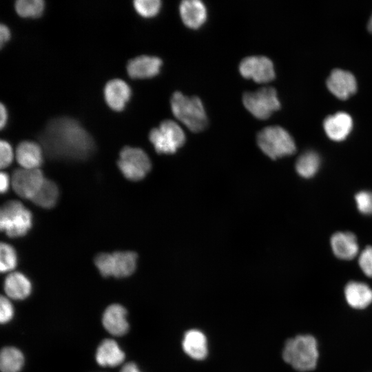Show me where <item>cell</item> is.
<instances>
[{"mask_svg": "<svg viewBox=\"0 0 372 372\" xmlns=\"http://www.w3.org/2000/svg\"><path fill=\"white\" fill-rule=\"evenodd\" d=\"M14 315V308L9 299L1 296L0 299V321L2 324L10 321Z\"/></svg>", "mask_w": 372, "mask_h": 372, "instance_id": "obj_33", "label": "cell"}, {"mask_svg": "<svg viewBox=\"0 0 372 372\" xmlns=\"http://www.w3.org/2000/svg\"><path fill=\"white\" fill-rule=\"evenodd\" d=\"M16 158L24 169H39L43 163V152L41 146L33 141H23L16 149Z\"/></svg>", "mask_w": 372, "mask_h": 372, "instance_id": "obj_20", "label": "cell"}, {"mask_svg": "<svg viewBox=\"0 0 372 372\" xmlns=\"http://www.w3.org/2000/svg\"><path fill=\"white\" fill-rule=\"evenodd\" d=\"M39 137L46 154L53 158L84 160L94 149L92 136L77 121L69 117L50 120Z\"/></svg>", "mask_w": 372, "mask_h": 372, "instance_id": "obj_1", "label": "cell"}, {"mask_svg": "<svg viewBox=\"0 0 372 372\" xmlns=\"http://www.w3.org/2000/svg\"><path fill=\"white\" fill-rule=\"evenodd\" d=\"M59 198V189L56 183L45 179L43 185L30 200L35 205L43 208L54 207Z\"/></svg>", "mask_w": 372, "mask_h": 372, "instance_id": "obj_25", "label": "cell"}, {"mask_svg": "<svg viewBox=\"0 0 372 372\" xmlns=\"http://www.w3.org/2000/svg\"><path fill=\"white\" fill-rule=\"evenodd\" d=\"M257 143L262 152L272 159L291 155L296 150L293 137L278 125L261 130L257 134Z\"/></svg>", "mask_w": 372, "mask_h": 372, "instance_id": "obj_4", "label": "cell"}, {"mask_svg": "<svg viewBox=\"0 0 372 372\" xmlns=\"http://www.w3.org/2000/svg\"><path fill=\"white\" fill-rule=\"evenodd\" d=\"M45 178L39 169H18L11 178L12 187L20 197L31 200L43 185Z\"/></svg>", "mask_w": 372, "mask_h": 372, "instance_id": "obj_11", "label": "cell"}, {"mask_svg": "<svg viewBox=\"0 0 372 372\" xmlns=\"http://www.w3.org/2000/svg\"><path fill=\"white\" fill-rule=\"evenodd\" d=\"M3 289L9 298L14 300H23L30 294L32 285L24 274L20 272H13L6 278Z\"/></svg>", "mask_w": 372, "mask_h": 372, "instance_id": "obj_23", "label": "cell"}, {"mask_svg": "<svg viewBox=\"0 0 372 372\" xmlns=\"http://www.w3.org/2000/svg\"><path fill=\"white\" fill-rule=\"evenodd\" d=\"M17 265L15 249L10 245L1 242L0 246V271L2 273L12 271Z\"/></svg>", "mask_w": 372, "mask_h": 372, "instance_id": "obj_28", "label": "cell"}, {"mask_svg": "<svg viewBox=\"0 0 372 372\" xmlns=\"http://www.w3.org/2000/svg\"><path fill=\"white\" fill-rule=\"evenodd\" d=\"M10 37L8 28L4 25H0V45L2 46Z\"/></svg>", "mask_w": 372, "mask_h": 372, "instance_id": "obj_35", "label": "cell"}, {"mask_svg": "<svg viewBox=\"0 0 372 372\" xmlns=\"http://www.w3.org/2000/svg\"><path fill=\"white\" fill-rule=\"evenodd\" d=\"M330 245L335 256L350 260L359 255V245L355 235L350 231H337L330 238Z\"/></svg>", "mask_w": 372, "mask_h": 372, "instance_id": "obj_13", "label": "cell"}, {"mask_svg": "<svg viewBox=\"0 0 372 372\" xmlns=\"http://www.w3.org/2000/svg\"><path fill=\"white\" fill-rule=\"evenodd\" d=\"M125 360V353L116 342L105 339L99 344L96 352V360L103 366H116Z\"/></svg>", "mask_w": 372, "mask_h": 372, "instance_id": "obj_22", "label": "cell"}, {"mask_svg": "<svg viewBox=\"0 0 372 372\" xmlns=\"http://www.w3.org/2000/svg\"><path fill=\"white\" fill-rule=\"evenodd\" d=\"M321 165L320 155L313 150H307L301 154L296 162L297 174L303 178H311L318 172Z\"/></svg>", "mask_w": 372, "mask_h": 372, "instance_id": "obj_24", "label": "cell"}, {"mask_svg": "<svg viewBox=\"0 0 372 372\" xmlns=\"http://www.w3.org/2000/svg\"><path fill=\"white\" fill-rule=\"evenodd\" d=\"M133 3L136 12L145 17L155 16L161 6L159 0H135Z\"/></svg>", "mask_w": 372, "mask_h": 372, "instance_id": "obj_29", "label": "cell"}, {"mask_svg": "<svg viewBox=\"0 0 372 372\" xmlns=\"http://www.w3.org/2000/svg\"><path fill=\"white\" fill-rule=\"evenodd\" d=\"M368 29L372 33V15L368 23Z\"/></svg>", "mask_w": 372, "mask_h": 372, "instance_id": "obj_38", "label": "cell"}, {"mask_svg": "<svg viewBox=\"0 0 372 372\" xmlns=\"http://www.w3.org/2000/svg\"><path fill=\"white\" fill-rule=\"evenodd\" d=\"M179 12L186 26L196 29L206 21L207 8L200 0H183L179 5Z\"/></svg>", "mask_w": 372, "mask_h": 372, "instance_id": "obj_18", "label": "cell"}, {"mask_svg": "<svg viewBox=\"0 0 372 372\" xmlns=\"http://www.w3.org/2000/svg\"><path fill=\"white\" fill-rule=\"evenodd\" d=\"M358 265L367 277L372 278V246H367L360 252Z\"/></svg>", "mask_w": 372, "mask_h": 372, "instance_id": "obj_31", "label": "cell"}, {"mask_svg": "<svg viewBox=\"0 0 372 372\" xmlns=\"http://www.w3.org/2000/svg\"><path fill=\"white\" fill-rule=\"evenodd\" d=\"M0 190L2 194L6 192L10 187V178L8 175L2 172L0 175Z\"/></svg>", "mask_w": 372, "mask_h": 372, "instance_id": "obj_34", "label": "cell"}, {"mask_svg": "<svg viewBox=\"0 0 372 372\" xmlns=\"http://www.w3.org/2000/svg\"><path fill=\"white\" fill-rule=\"evenodd\" d=\"M138 256L133 251L102 253L94 258V263L103 277L125 278L136 269Z\"/></svg>", "mask_w": 372, "mask_h": 372, "instance_id": "obj_6", "label": "cell"}, {"mask_svg": "<svg viewBox=\"0 0 372 372\" xmlns=\"http://www.w3.org/2000/svg\"><path fill=\"white\" fill-rule=\"evenodd\" d=\"M240 74L256 83H267L275 78L273 63L265 56H249L244 58L239 64Z\"/></svg>", "mask_w": 372, "mask_h": 372, "instance_id": "obj_10", "label": "cell"}, {"mask_svg": "<svg viewBox=\"0 0 372 372\" xmlns=\"http://www.w3.org/2000/svg\"><path fill=\"white\" fill-rule=\"evenodd\" d=\"M324 130L327 136L334 141L344 140L353 128V120L349 114L338 112L327 116L323 123Z\"/></svg>", "mask_w": 372, "mask_h": 372, "instance_id": "obj_15", "label": "cell"}, {"mask_svg": "<svg viewBox=\"0 0 372 372\" xmlns=\"http://www.w3.org/2000/svg\"><path fill=\"white\" fill-rule=\"evenodd\" d=\"M120 372H141L137 365L134 362H128L125 364L121 369Z\"/></svg>", "mask_w": 372, "mask_h": 372, "instance_id": "obj_37", "label": "cell"}, {"mask_svg": "<svg viewBox=\"0 0 372 372\" xmlns=\"http://www.w3.org/2000/svg\"><path fill=\"white\" fill-rule=\"evenodd\" d=\"M16 12L23 17H39L44 9L43 0H17L14 3Z\"/></svg>", "mask_w": 372, "mask_h": 372, "instance_id": "obj_27", "label": "cell"}, {"mask_svg": "<svg viewBox=\"0 0 372 372\" xmlns=\"http://www.w3.org/2000/svg\"><path fill=\"white\" fill-rule=\"evenodd\" d=\"M162 60L154 56L141 55L130 59L127 64L128 75L133 79H147L157 75Z\"/></svg>", "mask_w": 372, "mask_h": 372, "instance_id": "obj_14", "label": "cell"}, {"mask_svg": "<svg viewBox=\"0 0 372 372\" xmlns=\"http://www.w3.org/2000/svg\"><path fill=\"white\" fill-rule=\"evenodd\" d=\"M182 347L184 352L194 360H204L208 353L207 338L198 329H190L185 332Z\"/></svg>", "mask_w": 372, "mask_h": 372, "instance_id": "obj_19", "label": "cell"}, {"mask_svg": "<svg viewBox=\"0 0 372 372\" xmlns=\"http://www.w3.org/2000/svg\"><path fill=\"white\" fill-rule=\"evenodd\" d=\"M347 303L354 309H364L372 302V289L362 282L351 281L344 288Z\"/></svg>", "mask_w": 372, "mask_h": 372, "instance_id": "obj_21", "label": "cell"}, {"mask_svg": "<svg viewBox=\"0 0 372 372\" xmlns=\"http://www.w3.org/2000/svg\"><path fill=\"white\" fill-rule=\"evenodd\" d=\"M118 167L128 180L143 179L151 169V162L147 154L141 148L124 147L120 152Z\"/></svg>", "mask_w": 372, "mask_h": 372, "instance_id": "obj_9", "label": "cell"}, {"mask_svg": "<svg viewBox=\"0 0 372 372\" xmlns=\"http://www.w3.org/2000/svg\"><path fill=\"white\" fill-rule=\"evenodd\" d=\"M170 103L175 118L192 132H200L207 126V117L205 110L198 96H186L176 91L172 95Z\"/></svg>", "mask_w": 372, "mask_h": 372, "instance_id": "obj_3", "label": "cell"}, {"mask_svg": "<svg viewBox=\"0 0 372 372\" xmlns=\"http://www.w3.org/2000/svg\"><path fill=\"white\" fill-rule=\"evenodd\" d=\"M245 108L256 118L266 119L280 107L276 90L264 87L254 92H246L242 96Z\"/></svg>", "mask_w": 372, "mask_h": 372, "instance_id": "obj_8", "label": "cell"}, {"mask_svg": "<svg viewBox=\"0 0 372 372\" xmlns=\"http://www.w3.org/2000/svg\"><path fill=\"white\" fill-rule=\"evenodd\" d=\"M7 111L3 103L0 104V127L3 128L7 121Z\"/></svg>", "mask_w": 372, "mask_h": 372, "instance_id": "obj_36", "label": "cell"}, {"mask_svg": "<svg viewBox=\"0 0 372 372\" xmlns=\"http://www.w3.org/2000/svg\"><path fill=\"white\" fill-rule=\"evenodd\" d=\"M126 316L127 311L123 306L118 304H111L106 308L103 314V325L112 335H123L129 329Z\"/></svg>", "mask_w": 372, "mask_h": 372, "instance_id": "obj_17", "label": "cell"}, {"mask_svg": "<svg viewBox=\"0 0 372 372\" xmlns=\"http://www.w3.org/2000/svg\"><path fill=\"white\" fill-rule=\"evenodd\" d=\"M358 210L363 215H372V192L362 190L354 197Z\"/></svg>", "mask_w": 372, "mask_h": 372, "instance_id": "obj_30", "label": "cell"}, {"mask_svg": "<svg viewBox=\"0 0 372 372\" xmlns=\"http://www.w3.org/2000/svg\"><path fill=\"white\" fill-rule=\"evenodd\" d=\"M13 160V152L10 145L6 141H0V166L1 169L8 167Z\"/></svg>", "mask_w": 372, "mask_h": 372, "instance_id": "obj_32", "label": "cell"}, {"mask_svg": "<svg viewBox=\"0 0 372 372\" xmlns=\"http://www.w3.org/2000/svg\"><path fill=\"white\" fill-rule=\"evenodd\" d=\"M131 96V89L122 79L109 81L104 87V97L108 106L114 110H123Z\"/></svg>", "mask_w": 372, "mask_h": 372, "instance_id": "obj_16", "label": "cell"}, {"mask_svg": "<svg viewBox=\"0 0 372 372\" xmlns=\"http://www.w3.org/2000/svg\"><path fill=\"white\" fill-rule=\"evenodd\" d=\"M329 91L340 99H347L357 90V82L352 73L342 69L331 71L327 80Z\"/></svg>", "mask_w": 372, "mask_h": 372, "instance_id": "obj_12", "label": "cell"}, {"mask_svg": "<svg viewBox=\"0 0 372 372\" xmlns=\"http://www.w3.org/2000/svg\"><path fill=\"white\" fill-rule=\"evenodd\" d=\"M24 364L22 352L13 347H4L0 355L1 372H19Z\"/></svg>", "mask_w": 372, "mask_h": 372, "instance_id": "obj_26", "label": "cell"}, {"mask_svg": "<svg viewBox=\"0 0 372 372\" xmlns=\"http://www.w3.org/2000/svg\"><path fill=\"white\" fill-rule=\"evenodd\" d=\"M185 138L183 129L172 120L162 121L149 134V139L158 154L175 153L184 145Z\"/></svg>", "mask_w": 372, "mask_h": 372, "instance_id": "obj_7", "label": "cell"}, {"mask_svg": "<svg viewBox=\"0 0 372 372\" xmlns=\"http://www.w3.org/2000/svg\"><path fill=\"white\" fill-rule=\"evenodd\" d=\"M32 225V216L21 202L5 203L0 211V227L7 236L17 238L25 235Z\"/></svg>", "mask_w": 372, "mask_h": 372, "instance_id": "obj_5", "label": "cell"}, {"mask_svg": "<svg viewBox=\"0 0 372 372\" xmlns=\"http://www.w3.org/2000/svg\"><path fill=\"white\" fill-rule=\"evenodd\" d=\"M282 358L298 371L313 370L318 358L316 338L311 335H298L287 340L282 350Z\"/></svg>", "mask_w": 372, "mask_h": 372, "instance_id": "obj_2", "label": "cell"}]
</instances>
